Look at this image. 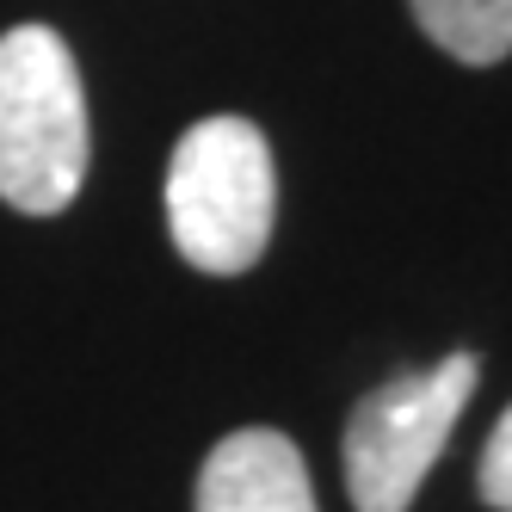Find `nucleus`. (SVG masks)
I'll return each mask as SVG.
<instances>
[{
    "instance_id": "20e7f679",
    "label": "nucleus",
    "mask_w": 512,
    "mask_h": 512,
    "mask_svg": "<svg viewBox=\"0 0 512 512\" xmlns=\"http://www.w3.org/2000/svg\"><path fill=\"white\" fill-rule=\"evenodd\" d=\"M198 512H321V506L303 451L272 426H247L204 457Z\"/></svg>"
},
{
    "instance_id": "423d86ee",
    "label": "nucleus",
    "mask_w": 512,
    "mask_h": 512,
    "mask_svg": "<svg viewBox=\"0 0 512 512\" xmlns=\"http://www.w3.org/2000/svg\"><path fill=\"white\" fill-rule=\"evenodd\" d=\"M475 488L494 512H512V408L494 420L488 445H482V463H475Z\"/></svg>"
},
{
    "instance_id": "f257e3e1",
    "label": "nucleus",
    "mask_w": 512,
    "mask_h": 512,
    "mask_svg": "<svg viewBox=\"0 0 512 512\" xmlns=\"http://www.w3.org/2000/svg\"><path fill=\"white\" fill-rule=\"evenodd\" d=\"M93 124L62 31L13 25L0 38V204L62 216L87 186Z\"/></svg>"
},
{
    "instance_id": "7ed1b4c3",
    "label": "nucleus",
    "mask_w": 512,
    "mask_h": 512,
    "mask_svg": "<svg viewBox=\"0 0 512 512\" xmlns=\"http://www.w3.org/2000/svg\"><path fill=\"white\" fill-rule=\"evenodd\" d=\"M482 364L469 352L438 358L432 371H401L371 389L346 420V494L358 512H408L432 463L469 408Z\"/></svg>"
},
{
    "instance_id": "39448f33",
    "label": "nucleus",
    "mask_w": 512,
    "mask_h": 512,
    "mask_svg": "<svg viewBox=\"0 0 512 512\" xmlns=\"http://www.w3.org/2000/svg\"><path fill=\"white\" fill-rule=\"evenodd\" d=\"M420 31L469 68H494L512 50V0H408Z\"/></svg>"
},
{
    "instance_id": "f03ea898",
    "label": "nucleus",
    "mask_w": 512,
    "mask_h": 512,
    "mask_svg": "<svg viewBox=\"0 0 512 512\" xmlns=\"http://www.w3.org/2000/svg\"><path fill=\"white\" fill-rule=\"evenodd\" d=\"M272 216H278V179L260 124L216 112L179 136L167 167V235L179 260L210 278H235L266 253Z\"/></svg>"
}]
</instances>
